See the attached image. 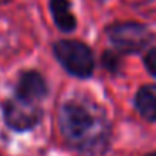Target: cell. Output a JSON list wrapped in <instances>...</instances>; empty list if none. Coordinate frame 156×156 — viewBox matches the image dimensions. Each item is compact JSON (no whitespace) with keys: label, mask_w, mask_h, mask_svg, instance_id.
Segmentation results:
<instances>
[{"label":"cell","mask_w":156,"mask_h":156,"mask_svg":"<svg viewBox=\"0 0 156 156\" xmlns=\"http://www.w3.org/2000/svg\"><path fill=\"white\" fill-rule=\"evenodd\" d=\"M143 64L149 76L156 79V47H149L143 55Z\"/></svg>","instance_id":"cell-9"},{"label":"cell","mask_w":156,"mask_h":156,"mask_svg":"<svg viewBox=\"0 0 156 156\" xmlns=\"http://www.w3.org/2000/svg\"><path fill=\"white\" fill-rule=\"evenodd\" d=\"M133 106L144 121L156 122V84H144L136 91Z\"/></svg>","instance_id":"cell-7"},{"label":"cell","mask_w":156,"mask_h":156,"mask_svg":"<svg viewBox=\"0 0 156 156\" xmlns=\"http://www.w3.org/2000/svg\"><path fill=\"white\" fill-rule=\"evenodd\" d=\"M96 2H99V4H104L106 0H96Z\"/></svg>","instance_id":"cell-11"},{"label":"cell","mask_w":156,"mask_h":156,"mask_svg":"<svg viewBox=\"0 0 156 156\" xmlns=\"http://www.w3.org/2000/svg\"><path fill=\"white\" fill-rule=\"evenodd\" d=\"M101 67L112 76H119L122 71V55L114 49H106L101 54Z\"/></svg>","instance_id":"cell-8"},{"label":"cell","mask_w":156,"mask_h":156,"mask_svg":"<svg viewBox=\"0 0 156 156\" xmlns=\"http://www.w3.org/2000/svg\"><path fill=\"white\" fill-rule=\"evenodd\" d=\"M52 55L69 76L76 79H91L96 69L92 49L79 39H59L52 44Z\"/></svg>","instance_id":"cell-3"},{"label":"cell","mask_w":156,"mask_h":156,"mask_svg":"<svg viewBox=\"0 0 156 156\" xmlns=\"http://www.w3.org/2000/svg\"><path fill=\"white\" fill-rule=\"evenodd\" d=\"M59 131L66 144L79 156H104L111 149L112 122L99 102L74 96L59 109Z\"/></svg>","instance_id":"cell-1"},{"label":"cell","mask_w":156,"mask_h":156,"mask_svg":"<svg viewBox=\"0 0 156 156\" xmlns=\"http://www.w3.org/2000/svg\"><path fill=\"white\" fill-rule=\"evenodd\" d=\"M51 92L47 79L35 69L22 71L14 86V98L32 104H41Z\"/></svg>","instance_id":"cell-5"},{"label":"cell","mask_w":156,"mask_h":156,"mask_svg":"<svg viewBox=\"0 0 156 156\" xmlns=\"http://www.w3.org/2000/svg\"><path fill=\"white\" fill-rule=\"evenodd\" d=\"M104 34L109 44L121 55H134L146 52L156 35L146 24L136 20H119L106 25Z\"/></svg>","instance_id":"cell-2"},{"label":"cell","mask_w":156,"mask_h":156,"mask_svg":"<svg viewBox=\"0 0 156 156\" xmlns=\"http://www.w3.org/2000/svg\"><path fill=\"white\" fill-rule=\"evenodd\" d=\"M49 10L54 25L64 34L77 29V19L72 12V0H49Z\"/></svg>","instance_id":"cell-6"},{"label":"cell","mask_w":156,"mask_h":156,"mask_svg":"<svg viewBox=\"0 0 156 156\" xmlns=\"http://www.w3.org/2000/svg\"><path fill=\"white\" fill-rule=\"evenodd\" d=\"M144 156H156V151H151V153H148V154H144Z\"/></svg>","instance_id":"cell-10"},{"label":"cell","mask_w":156,"mask_h":156,"mask_svg":"<svg viewBox=\"0 0 156 156\" xmlns=\"http://www.w3.org/2000/svg\"><path fill=\"white\" fill-rule=\"evenodd\" d=\"M0 111L5 126L14 133L34 131L44 118V109L41 104L20 101L14 96L0 102Z\"/></svg>","instance_id":"cell-4"}]
</instances>
